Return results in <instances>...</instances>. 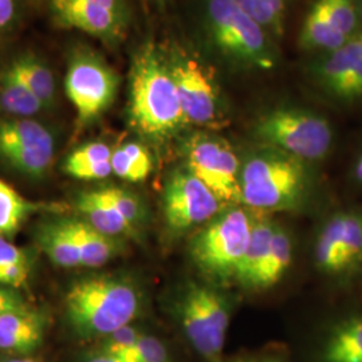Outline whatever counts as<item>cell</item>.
<instances>
[{"label":"cell","mask_w":362,"mask_h":362,"mask_svg":"<svg viewBox=\"0 0 362 362\" xmlns=\"http://www.w3.org/2000/svg\"><path fill=\"white\" fill-rule=\"evenodd\" d=\"M348 39L330 21L324 7L317 0L303 22L299 38L300 45L305 49L332 52L344 46Z\"/></svg>","instance_id":"19"},{"label":"cell","mask_w":362,"mask_h":362,"mask_svg":"<svg viewBox=\"0 0 362 362\" xmlns=\"http://www.w3.org/2000/svg\"><path fill=\"white\" fill-rule=\"evenodd\" d=\"M245 13L272 35L281 37L285 28L287 0H235Z\"/></svg>","instance_id":"30"},{"label":"cell","mask_w":362,"mask_h":362,"mask_svg":"<svg viewBox=\"0 0 362 362\" xmlns=\"http://www.w3.org/2000/svg\"><path fill=\"white\" fill-rule=\"evenodd\" d=\"M339 262L341 274L356 270L362 263V216L356 212H344Z\"/></svg>","instance_id":"31"},{"label":"cell","mask_w":362,"mask_h":362,"mask_svg":"<svg viewBox=\"0 0 362 362\" xmlns=\"http://www.w3.org/2000/svg\"><path fill=\"white\" fill-rule=\"evenodd\" d=\"M31 270L30 252L0 236V285L21 288L26 285Z\"/></svg>","instance_id":"27"},{"label":"cell","mask_w":362,"mask_h":362,"mask_svg":"<svg viewBox=\"0 0 362 362\" xmlns=\"http://www.w3.org/2000/svg\"><path fill=\"white\" fill-rule=\"evenodd\" d=\"M113 357L121 362H169L165 345L155 337L143 334L133 346L117 353Z\"/></svg>","instance_id":"32"},{"label":"cell","mask_w":362,"mask_h":362,"mask_svg":"<svg viewBox=\"0 0 362 362\" xmlns=\"http://www.w3.org/2000/svg\"><path fill=\"white\" fill-rule=\"evenodd\" d=\"M65 221L79 250L83 267H101L118 254L119 245L113 236L100 233L82 218H65Z\"/></svg>","instance_id":"16"},{"label":"cell","mask_w":362,"mask_h":362,"mask_svg":"<svg viewBox=\"0 0 362 362\" xmlns=\"http://www.w3.org/2000/svg\"><path fill=\"white\" fill-rule=\"evenodd\" d=\"M275 228L276 226L272 221H254L246 254L236 275L242 285L254 288L259 272L269 255Z\"/></svg>","instance_id":"23"},{"label":"cell","mask_w":362,"mask_h":362,"mask_svg":"<svg viewBox=\"0 0 362 362\" xmlns=\"http://www.w3.org/2000/svg\"><path fill=\"white\" fill-rule=\"evenodd\" d=\"M52 11L61 26L107 42L122 37L128 21L124 0H52Z\"/></svg>","instance_id":"12"},{"label":"cell","mask_w":362,"mask_h":362,"mask_svg":"<svg viewBox=\"0 0 362 362\" xmlns=\"http://www.w3.org/2000/svg\"><path fill=\"white\" fill-rule=\"evenodd\" d=\"M203 26L215 52L235 67L270 70L276 64L267 31L235 0H204Z\"/></svg>","instance_id":"3"},{"label":"cell","mask_w":362,"mask_h":362,"mask_svg":"<svg viewBox=\"0 0 362 362\" xmlns=\"http://www.w3.org/2000/svg\"><path fill=\"white\" fill-rule=\"evenodd\" d=\"M18 18V0H0V35L8 31Z\"/></svg>","instance_id":"39"},{"label":"cell","mask_w":362,"mask_h":362,"mask_svg":"<svg viewBox=\"0 0 362 362\" xmlns=\"http://www.w3.org/2000/svg\"><path fill=\"white\" fill-rule=\"evenodd\" d=\"M167 58L187 124L215 127L221 121L220 94L206 66L180 47L172 49Z\"/></svg>","instance_id":"9"},{"label":"cell","mask_w":362,"mask_h":362,"mask_svg":"<svg viewBox=\"0 0 362 362\" xmlns=\"http://www.w3.org/2000/svg\"><path fill=\"white\" fill-rule=\"evenodd\" d=\"M180 324L187 339L203 358L221 362L230 309L219 293L207 286H189L180 305Z\"/></svg>","instance_id":"7"},{"label":"cell","mask_w":362,"mask_h":362,"mask_svg":"<svg viewBox=\"0 0 362 362\" xmlns=\"http://www.w3.org/2000/svg\"><path fill=\"white\" fill-rule=\"evenodd\" d=\"M255 134L274 149L308 161L326 157L333 144V129L325 117L291 107L275 109L260 117Z\"/></svg>","instance_id":"5"},{"label":"cell","mask_w":362,"mask_h":362,"mask_svg":"<svg viewBox=\"0 0 362 362\" xmlns=\"http://www.w3.org/2000/svg\"><path fill=\"white\" fill-rule=\"evenodd\" d=\"M129 119L141 136L164 141L187 124L165 54L148 43L130 69Z\"/></svg>","instance_id":"1"},{"label":"cell","mask_w":362,"mask_h":362,"mask_svg":"<svg viewBox=\"0 0 362 362\" xmlns=\"http://www.w3.org/2000/svg\"><path fill=\"white\" fill-rule=\"evenodd\" d=\"M28 308L19 288L0 285V315L11 311L23 310Z\"/></svg>","instance_id":"38"},{"label":"cell","mask_w":362,"mask_h":362,"mask_svg":"<svg viewBox=\"0 0 362 362\" xmlns=\"http://www.w3.org/2000/svg\"><path fill=\"white\" fill-rule=\"evenodd\" d=\"M324 7L325 13L330 21L336 25L337 28L351 38L356 33L358 16L354 0H318Z\"/></svg>","instance_id":"33"},{"label":"cell","mask_w":362,"mask_h":362,"mask_svg":"<svg viewBox=\"0 0 362 362\" xmlns=\"http://www.w3.org/2000/svg\"><path fill=\"white\" fill-rule=\"evenodd\" d=\"M30 90L33 91L46 107L55 101V79L52 70L34 54H23L7 66Z\"/></svg>","instance_id":"20"},{"label":"cell","mask_w":362,"mask_h":362,"mask_svg":"<svg viewBox=\"0 0 362 362\" xmlns=\"http://www.w3.org/2000/svg\"><path fill=\"white\" fill-rule=\"evenodd\" d=\"M15 148H54V137L34 119L0 121V152Z\"/></svg>","instance_id":"21"},{"label":"cell","mask_w":362,"mask_h":362,"mask_svg":"<svg viewBox=\"0 0 362 362\" xmlns=\"http://www.w3.org/2000/svg\"><path fill=\"white\" fill-rule=\"evenodd\" d=\"M148 1H153V0H148Z\"/></svg>","instance_id":"44"},{"label":"cell","mask_w":362,"mask_h":362,"mask_svg":"<svg viewBox=\"0 0 362 362\" xmlns=\"http://www.w3.org/2000/svg\"><path fill=\"white\" fill-rule=\"evenodd\" d=\"M221 202L188 168L176 170L164 191V215L173 231H187L212 219Z\"/></svg>","instance_id":"11"},{"label":"cell","mask_w":362,"mask_h":362,"mask_svg":"<svg viewBox=\"0 0 362 362\" xmlns=\"http://www.w3.org/2000/svg\"><path fill=\"white\" fill-rule=\"evenodd\" d=\"M110 164L116 176L132 182L145 180L152 170V158L148 149L137 143H128L117 148L112 153Z\"/></svg>","instance_id":"25"},{"label":"cell","mask_w":362,"mask_h":362,"mask_svg":"<svg viewBox=\"0 0 362 362\" xmlns=\"http://www.w3.org/2000/svg\"><path fill=\"white\" fill-rule=\"evenodd\" d=\"M76 209L79 218L88 221L95 230L109 236L132 235L134 226H132L117 209L101 189L85 191L76 199Z\"/></svg>","instance_id":"15"},{"label":"cell","mask_w":362,"mask_h":362,"mask_svg":"<svg viewBox=\"0 0 362 362\" xmlns=\"http://www.w3.org/2000/svg\"><path fill=\"white\" fill-rule=\"evenodd\" d=\"M113 151L109 145L104 143H90L82 145L76 151H73L66 158L64 167H76L85 164H97L110 161Z\"/></svg>","instance_id":"35"},{"label":"cell","mask_w":362,"mask_h":362,"mask_svg":"<svg viewBox=\"0 0 362 362\" xmlns=\"http://www.w3.org/2000/svg\"><path fill=\"white\" fill-rule=\"evenodd\" d=\"M64 170L67 175L79 180H103L113 173L110 161L76 165V167H64Z\"/></svg>","instance_id":"37"},{"label":"cell","mask_w":362,"mask_h":362,"mask_svg":"<svg viewBox=\"0 0 362 362\" xmlns=\"http://www.w3.org/2000/svg\"><path fill=\"white\" fill-rule=\"evenodd\" d=\"M85 362H121L119 360H117L116 357L105 353L103 350L97 351L95 354H93L90 357L86 358Z\"/></svg>","instance_id":"40"},{"label":"cell","mask_w":362,"mask_h":362,"mask_svg":"<svg viewBox=\"0 0 362 362\" xmlns=\"http://www.w3.org/2000/svg\"><path fill=\"white\" fill-rule=\"evenodd\" d=\"M354 177H356V180L362 184V153L358 157V160L356 163V167H354Z\"/></svg>","instance_id":"41"},{"label":"cell","mask_w":362,"mask_h":362,"mask_svg":"<svg viewBox=\"0 0 362 362\" xmlns=\"http://www.w3.org/2000/svg\"><path fill=\"white\" fill-rule=\"evenodd\" d=\"M233 362H282L275 358H262V360H239V361Z\"/></svg>","instance_id":"42"},{"label":"cell","mask_w":362,"mask_h":362,"mask_svg":"<svg viewBox=\"0 0 362 362\" xmlns=\"http://www.w3.org/2000/svg\"><path fill=\"white\" fill-rule=\"evenodd\" d=\"M254 221L235 208L208 224L191 247L194 262L209 276L236 278L251 238Z\"/></svg>","instance_id":"6"},{"label":"cell","mask_w":362,"mask_h":362,"mask_svg":"<svg viewBox=\"0 0 362 362\" xmlns=\"http://www.w3.org/2000/svg\"><path fill=\"white\" fill-rule=\"evenodd\" d=\"M344 230V212L337 214L326 223L315 246V262L321 272L330 275L341 274V239Z\"/></svg>","instance_id":"28"},{"label":"cell","mask_w":362,"mask_h":362,"mask_svg":"<svg viewBox=\"0 0 362 362\" xmlns=\"http://www.w3.org/2000/svg\"><path fill=\"white\" fill-rule=\"evenodd\" d=\"M50 206L30 202L0 179V236L13 239L33 214Z\"/></svg>","instance_id":"22"},{"label":"cell","mask_w":362,"mask_h":362,"mask_svg":"<svg viewBox=\"0 0 362 362\" xmlns=\"http://www.w3.org/2000/svg\"><path fill=\"white\" fill-rule=\"evenodd\" d=\"M140 336L141 334L130 325L122 326V327L117 329L116 332H113L112 334L105 337L104 344L100 350L115 356L117 353L133 346Z\"/></svg>","instance_id":"36"},{"label":"cell","mask_w":362,"mask_h":362,"mask_svg":"<svg viewBox=\"0 0 362 362\" xmlns=\"http://www.w3.org/2000/svg\"><path fill=\"white\" fill-rule=\"evenodd\" d=\"M107 200L119 211V214L129 221L132 226H137L143 219V207L136 196L117 187L101 188Z\"/></svg>","instance_id":"34"},{"label":"cell","mask_w":362,"mask_h":362,"mask_svg":"<svg viewBox=\"0 0 362 362\" xmlns=\"http://www.w3.org/2000/svg\"><path fill=\"white\" fill-rule=\"evenodd\" d=\"M35 240L54 264L65 269L82 266L79 250L66 226L65 218L42 223L35 233Z\"/></svg>","instance_id":"17"},{"label":"cell","mask_w":362,"mask_h":362,"mask_svg":"<svg viewBox=\"0 0 362 362\" xmlns=\"http://www.w3.org/2000/svg\"><path fill=\"white\" fill-rule=\"evenodd\" d=\"M11 168L30 179H40L49 170L54 158V148H15L0 152Z\"/></svg>","instance_id":"29"},{"label":"cell","mask_w":362,"mask_h":362,"mask_svg":"<svg viewBox=\"0 0 362 362\" xmlns=\"http://www.w3.org/2000/svg\"><path fill=\"white\" fill-rule=\"evenodd\" d=\"M45 326L43 315L30 308L0 315V351L33 353L43 339Z\"/></svg>","instance_id":"14"},{"label":"cell","mask_w":362,"mask_h":362,"mask_svg":"<svg viewBox=\"0 0 362 362\" xmlns=\"http://www.w3.org/2000/svg\"><path fill=\"white\" fill-rule=\"evenodd\" d=\"M285 152L251 157L240 172L242 203L258 209L294 207L306 187L305 167Z\"/></svg>","instance_id":"4"},{"label":"cell","mask_w":362,"mask_h":362,"mask_svg":"<svg viewBox=\"0 0 362 362\" xmlns=\"http://www.w3.org/2000/svg\"><path fill=\"white\" fill-rule=\"evenodd\" d=\"M119 85L116 71L94 52H77L66 73V94L77 110L78 122L88 125L113 104Z\"/></svg>","instance_id":"8"},{"label":"cell","mask_w":362,"mask_h":362,"mask_svg":"<svg viewBox=\"0 0 362 362\" xmlns=\"http://www.w3.org/2000/svg\"><path fill=\"white\" fill-rule=\"evenodd\" d=\"M187 168L221 203L242 202L239 158L227 141L208 134H194L187 144Z\"/></svg>","instance_id":"10"},{"label":"cell","mask_w":362,"mask_h":362,"mask_svg":"<svg viewBox=\"0 0 362 362\" xmlns=\"http://www.w3.org/2000/svg\"><path fill=\"white\" fill-rule=\"evenodd\" d=\"M0 107L13 116L31 117L38 115L46 106L6 67L0 73Z\"/></svg>","instance_id":"24"},{"label":"cell","mask_w":362,"mask_h":362,"mask_svg":"<svg viewBox=\"0 0 362 362\" xmlns=\"http://www.w3.org/2000/svg\"><path fill=\"white\" fill-rule=\"evenodd\" d=\"M322 362H362V314L337 325L325 341Z\"/></svg>","instance_id":"18"},{"label":"cell","mask_w":362,"mask_h":362,"mask_svg":"<svg viewBox=\"0 0 362 362\" xmlns=\"http://www.w3.org/2000/svg\"><path fill=\"white\" fill-rule=\"evenodd\" d=\"M293 258V245L288 233L276 227L269 255L258 274L254 288H266L275 285L287 272Z\"/></svg>","instance_id":"26"},{"label":"cell","mask_w":362,"mask_h":362,"mask_svg":"<svg viewBox=\"0 0 362 362\" xmlns=\"http://www.w3.org/2000/svg\"><path fill=\"white\" fill-rule=\"evenodd\" d=\"M313 76L325 90L342 101L362 97V34L353 35L334 52L320 59Z\"/></svg>","instance_id":"13"},{"label":"cell","mask_w":362,"mask_h":362,"mask_svg":"<svg viewBox=\"0 0 362 362\" xmlns=\"http://www.w3.org/2000/svg\"><path fill=\"white\" fill-rule=\"evenodd\" d=\"M0 362H39L34 358H13V360H6V361Z\"/></svg>","instance_id":"43"},{"label":"cell","mask_w":362,"mask_h":362,"mask_svg":"<svg viewBox=\"0 0 362 362\" xmlns=\"http://www.w3.org/2000/svg\"><path fill=\"white\" fill-rule=\"evenodd\" d=\"M140 303V293L129 281L109 275L89 276L67 291L66 318L79 338H105L129 325L137 317Z\"/></svg>","instance_id":"2"}]
</instances>
